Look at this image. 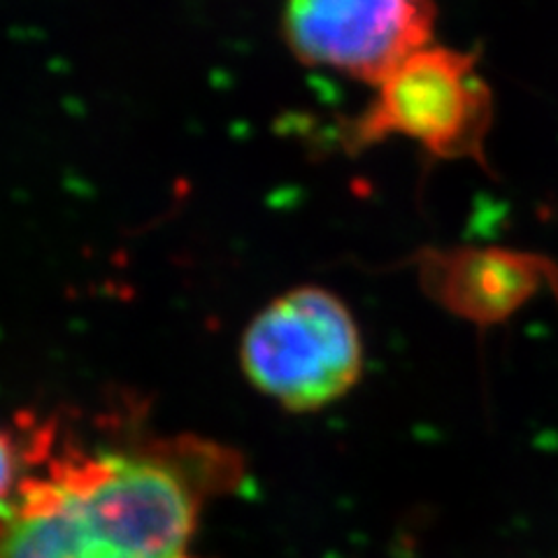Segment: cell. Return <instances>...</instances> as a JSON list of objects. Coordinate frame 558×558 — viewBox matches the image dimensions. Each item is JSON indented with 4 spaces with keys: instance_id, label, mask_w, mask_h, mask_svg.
I'll return each mask as SVG.
<instances>
[{
    "instance_id": "6da1fadb",
    "label": "cell",
    "mask_w": 558,
    "mask_h": 558,
    "mask_svg": "<svg viewBox=\"0 0 558 558\" xmlns=\"http://www.w3.org/2000/svg\"><path fill=\"white\" fill-rule=\"evenodd\" d=\"M242 480V453L203 435L129 428L92 447L59 428L0 512V558H205V512Z\"/></svg>"
},
{
    "instance_id": "3957f363",
    "label": "cell",
    "mask_w": 558,
    "mask_h": 558,
    "mask_svg": "<svg viewBox=\"0 0 558 558\" xmlns=\"http://www.w3.org/2000/svg\"><path fill=\"white\" fill-rule=\"evenodd\" d=\"M494 96L470 51L428 45L375 84L368 108L349 119L342 137L359 151L405 137L442 161L486 166Z\"/></svg>"
},
{
    "instance_id": "5b68a950",
    "label": "cell",
    "mask_w": 558,
    "mask_h": 558,
    "mask_svg": "<svg viewBox=\"0 0 558 558\" xmlns=\"http://www.w3.org/2000/svg\"><path fill=\"white\" fill-rule=\"evenodd\" d=\"M435 299L470 319H500L554 277L547 260L498 247L430 250L418 258Z\"/></svg>"
},
{
    "instance_id": "7a4b0ae2",
    "label": "cell",
    "mask_w": 558,
    "mask_h": 558,
    "mask_svg": "<svg viewBox=\"0 0 558 558\" xmlns=\"http://www.w3.org/2000/svg\"><path fill=\"white\" fill-rule=\"evenodd\" d=\"M363 338L352 310L324 287H295L247 324L240 365L252 387L289 412L338 403L363 375Z\"/></svg>"
},
{
    "instance_id": "8992f818",
    "label": "cell",
    "mask_w": 558,
    "mask_h": 558,
    "mask_svg": "<svg viewBox=\"0 0 558 558\" xmlns=\"http://www.w3.org/2000/svg\"><path fill=\"white\" fill-rule=\"evenodd\" d=\"M57 416L22 412L12 422H0V512L8 508L16 488L54 445Z\"/></svg>"
},
{
    "instance_id": "277c9868",
    "label": "cell",
    "mask_w": 558,
    "mask_h": 558,
    "mask_svg": "<svg viewBox=\"0 0 558 558\" xmlns=\"http://www.w3.org/2000/svg\"><path fill=\"white\" fill-rule=\"evenodd\" d=\"M435 22V0H282L295 59L371 86L433 45Z\"/></svg>"
}]
</instances>
